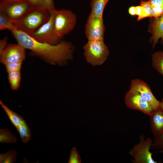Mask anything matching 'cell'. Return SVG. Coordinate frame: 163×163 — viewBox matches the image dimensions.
Masks as SVG:
<instances>
[{
  "label": "cell",
  "instance_id": "cell-14",
  "mask_svg": "<svg viewBox=\"0 0 163 163\" xmlns=\"http://www.w3.org/2000/svg\"><path fill=\"white\" fill-rule=\"evenodd\" d=\"M0 104L10 121L17 129L20 125L26 122L25 120L18 114L10 109L0 100Z\"/></svg>",
  "mask_w": 163,
  "mask_h": 163
},
{
  "label": "cell",
  "instance_id": "cell-21",
  "mask_svg": "<svg viewBox=\"0 0 163 163\" xmlns=\"http://www.w3.org/2000/svg\"><path fill=\"white\" fill-rule=\"evenodd\" d=\"M17 153L14 150H9L6 153L0 154V163H13L17 160Z\"/></svg>",
  "mask_w": 163,
  "mask_h": 163
},
{
  "label": "cell",
  "instance_id": "cell-20",
  "mask_svg": "<svg viewBox=\"0 0 163 163\" xmlns=\"http://www.w3.org/2000/svg\"><path fill=\"white\" fill-rule=\"evenodd\" d=\"M22 141L24 143H27L31 138L30 129L26 122L20 125L17 129Z\"/></svg>",
  "mask_w": 163,
  "mask_h": 163
},
{
  "label": "cell",
  "instance_id": "cell-29",
  "mask_svg": "<svg viewBox=\"0 0 163 163\" xmlns=\"http://www.w3.org/2000/svg\"><path fill=\"white\" fill-rule=\"evenodd\" d=\"M136 10V15L138 16L137 20L140 21L143 14V8L140 5L135 6Z\"/></svg>",
  "mask_w": 163,
  "mask_h": 163
},
{
  "label": "cell",
  "instance_id": "cell-6",
  "mask_svg": "<svg viewBox=\"0 0 163 163\" xmlns=\"http://www.w3.org/2000/svg\"><path fill=\"white\" fill-rule=\"evenodd\" d=\"M153 140L149 137L145 139L142 135L140 136L139 143L130 150L129 155L133 158L134 163H157L152 157L150 151Z\"/></svg>",
  "mask_w": 163,
  "mask_h": 163
},
{
  "label": "cell",
  "instance_id": "cell-33",
  "mask_svg": "<svg viewBox=\"0 0 163 163\" xmlns=\"http://www.w3.org/2000/svg\"><path fill=\"white\" fill-rule=\"evenodd\" d=\"M162 101H163V99H162Z\"/></svg>",
  "mask_w": 163,
  "mask_h": 163
},
{
  "label": "cell",
  "instance_id": "cell-9",
  "mask_svg": "<svg viewBox=\"0 0 163 163\" xmlns=\"http://www.w3.org/2000/svg\"><path fill=\"white\" fill-rule=\"evenodd\" d=\"M104 31L103 17L90 13L85 26V33L88 40H104Z\"/></svg>",
  "mask_w": 163,
  "mask_h": 163
},
{
  "label": "cell",
  "instance_id": "cell-28",
  "mask_svg": "<svg viewBox=\"0 0 163 163\" xmlns=\"http://www.w3.org/2000/svg\"><path fill=\"white\" fill-rule=\"evenodd\" d=\"M7 38V37H6L0 40V54L2 52L8 45Z\"/></svg>",
  "mask_w": 163,
  "mask_h": 163
},
{
  "label": "cell",
  "instance_id": "cell-22",
  "mask_svg": "<svg viewBox=\"0 0 163 163\" xmlns=\"http://www.w3.org/2000/svg\"><path fill=\"white\" fill-rule=\"evenodd\" d=\"M14 27L13 24L6 15L0 11V30L8 29L11 31Z\"/></svg>",
  "mask_w": 163,
  "mask_h": 163
},
{
  "label": "cell",
  "instance_id": "cell-8",
  "mask_svg": "<svg viewBox=\"0 0 163 163\" xmlns=\"http://www.w3.org/2000/svg\"><path fill=\"white\" fill-rule=\"evenodd\" d=\"M124 101L129 108L140 111L149 116L158 109L145 100L138 93L130 89L125 94Z\"/></svg>",
  "mask_w": 163,
  "mask_h": 163
},
{
  "label": "cell",
  "instance_id": "cell-19",
  "mask_svg": "<svg viewBox=\"0 0 163 163\" xmlns=\"http://www.w3.org/2000/svg\"><path fill=\"white\" fill-rule=\"evenodd\" d=\"M17 139L8 129L0 128V142L3 143H13L16 142Z\"/></svg>",
  "mask_w": 163,
  "mask_h": 163
},
{
  "label": "cell",
  "instance_id": "cell-2",
  "mask_svg": "<svg viewBox=\"0 0 163 163\" xmlns=\"http://www.w3.org/2000/svg\"><path fill=\"white\" fill-rule=\"evenodd\" d=\"M51 13L43 7L34 6L18 22L17 29L31 36L49 20Z\"/></svg>",
  "mask_w": 163,
  "mask_h": 163
},
{
  "label": "cell",
  "instance_id": "cell-18",
  "mask_svg": "<svg viewBox=\"0 0 163 163\" xmlns=\"http://www.w3.org/2000/svg\"><path fill=\"white\" fill-rule=\"evenodd\" d=\"M152 8V17L156 19L163 15V0H149Z\"/></svg>",
  "mask_w": 163,
  "mask_h": 163
},
{
  "label": "cell",
  "instance_id": "cell-7",
  "mask_svg": "<svg viewBox=\"0 0 163 163\" xmlns=\"http://www.w3.org/2000/svg\"><path fill=\"white\" fill-rule=\"evenodd\" d=\"M54 12L51 13L48 21L30 36L38 42L51 45H56L61 41L62 37L57 34L55 30Z\"/></svg>",
  "mask_w": 163,
  "mask_h": 163
},
{
  "label": "cell",
  "instance_id": "cell-15",
  "mask_svg": "<svg viewBox=\"0 0 163 163\" xmlns=\"http://www.w3.org/2000/svg\"><path fill=\"white\" fill-rule=\"evenodd\" d=\"M109 0H91L90 4L91 14L103 17L105 7Z\"/></svg>",
  "mask_w": 163,
  "mask_h": 163
},
{
  "label": "cell",
  "instance_id": "cell-26",
  "mask_svg": "<svg viewBox=\"0 0 163 163\" xmlns=\"http://www.w3.org/2000/svg\"><path fill=\"white\" fill-rule=\"evenodd\" d=\"M43 7L48 10L50 13L56 10L53 0H43Z\"/></svg>",
  "mask_w": 163,
  "mask_h": 163
},
{
  "label": "cell",
  "instance_id": "cell-27",
  "mask_svg": "<svg viewBox=\"0 0 163 163\" xmlns=\"http://www.w3.org/2000/svg\"><path fill=\"white\" fill-rule=\"evenodd\" d=\"M22 63H8L5 65L7 72L13 70H20Z\"/></svg>",
  "mask_w": 163,
  "mask_h": 163
},
{
  "label": "cell",
  "instance_id": "cell-16",
  "mask_svg": "<svg viewBox=\"0 0 163 163\" xmlns=\"http://www.w3.org/2000/svg\"><path fill=\"white\" fill-rule=\"evenodd\" d=\"M8 78L11 89L17 90L19 87L21 79L20 70H13L7 72Z\"/></svg>",
  "mask_w": 163,
  "mask_h": 163
},
{
  "label": "cell",
  "instance_id": "cell-3",
  "mask_svg": "<svg viewBox=\"0 0 163 163\" xmlns=\"http://www.w3.org/2000/svg\"><path fill=\"white\" fill-rule=\"evenodd\" d=\"M26 0H0V11L14 24L34 6Z\"/></svg>",
  "mask_w": 163,
  "mask_h": 163
},
{
  "label": "cell",
  "instance_id": "cell-13",
  "mask_svg": "<svg viewBox=\"0 0 163 163\" xmlns=\"http://www.w3.org/2000/svg\"><path fill=\"white\" fill-rule=\"evenodd\" d=\"M151 129L154 136L163 132V110L160 108L149 116Z\"/></svg>",
  "mask_w": 163,
  "mask_h": 163
},
{
  "label": "cell",
  "instance_id": "cell-5",
  "mask_svg": "<svg viewBox=\"0 0 163 163\" xmlns=\"http://www.w3.org/2000/svg\"><path fill=\"white\" fill-rule=\"evenodd\" d=\"M75 15L69 10L62 9L54 12V24L56 33L62 37L74 28L76 23Z\"/></svg>",
  "mask_w": 163,
  "mask_h": 163
},
{
  "label": "cell",
  "instance_id": "cell-32",
  "mask_svg": "<svg viewBox=\"0 0 163 163\" xmlns=\"http://www.w3.org/2000/svg\"><path fill=\"white\" fill-rule=\"evenodd\" d=\"M161 109L163 110V102L161 101V104L160 106V108Z\"/></svg>",
  "mask_w": 163,
  "mask_h": 163
},
{
  "label": "cell",
  "instance_id": "cell-11",
  "mask_svg": "<svg viewBox=\"0 0 163 163\" xmlns=\"http://www.w3.org/2000/svg\"><path fill=\"white\" fill-rule=\"evenodd\" d=\"M130 89L138 93L143 98L159 109L161 101L158 100L153 94L150 87L145 82L138 79L132 80Z\"/></svg>",
  "mask_w": 163,
  "mask_h": 163
},
{
  "label": "cell",
  "instance_id": "cell-23",
  "mask_svg": "<svg viewBox=\"0 0 163 163\" xmlns=\"http://www.w3.org/2000/svg\"><path fill=\"white\" fill-rule=\"evenodd\" d=\"M140 5L143 8V12L141 20L147 17H152V8L149 1L142 0L140 2Z\"/></svg>",
  "mask_w": 163,
  "mask_h": 163
},
{
  "label": "cell",
  "instance_id": "cell-1",
  "mask_svg": "<svg viewBox=\"0 0 163 163\" xmlns=\"http://www.w3.org/2000/svg\"><path fill=\"white\" fill-rule=\"evenodd\" d=\"M10 31L18 43L47 62L62 65L72 58L73 47L69 42L61 41L56 45H51L38 42L15 27Z\"/></svg>",
  "mask_w": 163,
  "mask_h": 163
},
{
  "label": "cell",
  "instance_id": "cell-10",
  "mask_svg": "<svg viewBox=\"0 0 163 163\" xmlns=\"http://www.w3.org/2000/svg\"><path fill=\"white\" fill-rule=\"evenodd\" d=\"M25 49L18 43L10 44L0 54V62L8 63H22L26 58Z\"/></svg>",
  "mask_w": 163,
  "mask_h": 163
},
{
  "label": "cell",
  "instance_id": "cell-24",
  "mask_svg": "<svg viewBox=\"0 0 163 163\" xmlns=\"http://www.w3.org/2000/svg\"><path fill=\"white\" fill-rule=\"evenodd\" d=\"M152 147L163 153V132L158 136H154Z\"/></svg>",
  "mask_w": 163,
  "mask_h": 163
},
{
  "label": "cell",
  "instance_id": "cell-12",
  "mask_svg": "<svg viewBox=\"0 0 163 163\" xmlns=\"http://www.w3.org/2000/svg\"><path fill=\"white\" fill-rule=\"evenodd\" d=\"M148 30L152 34L150 40L154 48L159 39H161L163 41V15L152 21Z\"/></svg>",
  "mask_w": 163,
  "mask_h": 163
},
{
  "label": "cell",
  "instance_id": "cell-25",
  "mask_svg": "<svg viewBox=\"0 0 163 163\" xmlns=\"http://www.w3.org/2000/svg\"><path fill=\"white\" fill-rule=\"evenodd\" d=\"M68 162L69 163H80L81 162L80 156L75 147H73L71 150Z\"/></svg>",
  "mask_w": 163,
  "mask_h": 163
},
{
  "label": "cell",
  "instance_id": "cell-30",
  "mask_svg": "<svg viewBox=\"0 0 163 163\" xmlns=\"http://www.w3.org/2000/svg\"><path fill=\"white\" fill-rule=\"evenodd\" d=\"M34 6L43 7V0H26Z\"/></svg>",
  "mask_w": 163,
  "mask_h": 163
},
{
  "label": "cell",
  "instance_id": "cell-4",
  "mask_svg": "<svg viewBox=\"0 0 163 163\" xmlns=\"http://www.w3.org/2000/svg\"><path fill=\"white\" fill-rule=\"evenodd\" d=\"M83 48L86 60L93 66L103 64L109 55L108 48L104 40H88Z\"/></svg>",
  "mask_w": 163,
  "mask_h": 163
},
{
  "label": "cell",
  "instance_id": "cell-17",
  "mask_svg": "<svg viewBox=\"0 0 163 163\" xmlns=\"http://www.w3.org/2000/svg\"><path fill=\"white\" fill-rule=\"evenodd\" d=\"M152 64L154 68L163 76V52H157L152 56Z\"/></svg>",
  "mask_w": 163,
  "mask_h": 163
},
{
  "label": "cell",
  "instance_id": "cell-31",
  "mask_svg": "<svg viewBox=\"0 0 163 163\" xmlns=\"http://www.w3.org/2000/svg\"><path fill=\"white\" fill-rule=\"evenodd\" d=\"M129 12L130 14L132 15H136V10L135 6H132L129 9Z\"/></svg>",
  "mask_w": 163,
  "mask_h": 163
}]
</instances>
